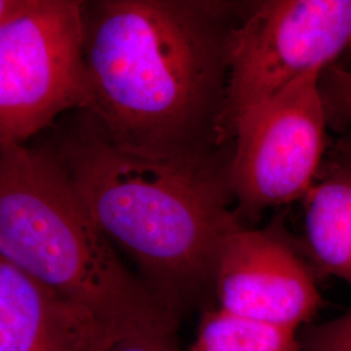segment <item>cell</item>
<instances>
[{"instance_id":"obj_1","label":"cell","mask_w":351,"mask_h":351,"mask_svg":"<svg viewBox=\"0 0 351 351\" xmlns=\"http://www.w3.org/2000/svg\"><path fill=\"white\" fill-rule=\"evenodd\" d=\"M223 4L107 0L86 12V121L114 146L141 155L208 160L224 138Z\"/></svg>"},{"instance_id":"obj_2","label":"cell","mask_w":351,"mask_h":351,"mask_svg":"<svg viewBox=\"0 0 351 351\" xmlns=\"http://www.w3.org/2000/svg\"><path fill=\"white\" fill-rule=\"evenodd\" d=\"M55 155L90 216L136 261L145 284L176 316L181 298L213 282L230 213L226 177L208 160L162 159L120 149L85 120Z\"/></svg>"},{"instance_id":"obj_3","label":"cell","mask_w":351,"mask_h":351,"mask_svg":"<svg viewBox=\"0 0 351 351\" xmlns=\"http://www.w3.org/2000/svg\"><path fill=\"white\" fill-rule=\"evenodd\" d=\"M0 256L117 339L173 329L175 315L126 269L52 151L0 147Z\"/></svg>"},{"instance_id":"obj_4","label":"cell","mask_w":351,"mask_h":351,"mask_svg":"<svg viewBox=\"0 0 351 351\" xmlns=\"http://www.w3.org/2000/svg\"><path fill=\"white\" fill-rule=\"evenodd\" d=\"M85 34V3L75 0H30L0 25V147L88 108Z\"/></svg>"},{"instance_id":"obj_5","label":"cell","mask_w":351,"mask_h":351,"mask_svg":"<svg viewBox=\"0 0 351 351\" xmlns=\"http://www.w3.org/2000/svg\"><path fill=\"white\" fill-rule=\"evenodd\" d=\"M351 49V0H269L230 29L221 128Z\"/></svg>"},{"instance_id":"obj_6","label":"cell","mask_w":351,"mask_h":351,"mask_svg":"<svg viewBox=\"0 0 351 351\" xmlns=\"http://www.w3.org/2000/svg\"><path fill=\"white\" fill-rule=\"evenodd\" d=\"M322 73L302 75L233 126L228 186L243 213L303 199L313 188L326 145Z\"/></svg>"},{"instance_id":"obj_7","label":"cell","mask_w":351,"mask_h":351,"mask_svg":"<svg viewBox=\"0 0 351 351\" xmlns=\"http://www.w3.org/2000/svg\"><path fill=\"white\" fill-rule=\"evenodd\" d=\"M213 284L219 308L294 332L323 303L310 268L272 226L234 229L220 250Z\"/></svg>"},{"instance_id":"obj_8","label":"cell","mask_w":351,"mask_h":351,"mask_svg":"<svg viewBox=\"0 0 351 351\" xmlns=\"http://www.w3.org/2000/svg\"><path fill=\"white\" fill-rule=\"evenodd\" d=\"M117 339L0 256V351H107Z\"/></svg>"},{"instance_id":"obj_9","label":"cell","mask_w":351,"mask_h":351,"mask_svg":"<svg viewBox=\"0 0 351 351\" xmlns=\"http://www.w3.org/2000/svg\"><path fill=\"white\" fill-rule=\"evenodd\" d=\"M304 232L317 267L351 285V171L328 165L303 198Z\"/></svg>"},{"instance_id":"obj_10","label":"cell","mask_w":351,"mask_h":351,"mask_svg":"<svg viewBox=\"0 0 351 351\" xmlns=\"http://www.w3.org/2000/svg\"><path fill=\"white\" fill-rule=\"evenodd\" d=\"M189 351H303L297 332L216 308L203 315Z\"/></svg>"},{"instance_id":"obj_11","label":"cell","mask_w":351,"mask_h":351,"mask_svg":"<svg viewBox=\"0 0 351 351\" xmlns=\"http://www.w3.org/2000/svg\"><path fill=\"white\" fill-rule=\"evenodd\" d=\"M320 93L328 121L351 125V69L337 65L326 68L320 75Z\"/></svg>"},{"instance_id":"obj_12","label":"cell","mask_w":351,"mask_h":351,"mask_svg":"<svg viewBox=\"0 0 351 351\" xmlns=\"http://www.w3.org/2000/svg\"><path fill=\"white\" fill-rule=\"evenodd\" d=\"M301 345L303 351H351V310L308 329Z\"/></svg>"},{"instance_id":"obj_13","label":"cell","mask_w":351,"mask_h":351,"mask_svg":"<svg viewBox=\"0 0 351 351\" xmlns=\"http://www.w3.org/2000/svg\"><path fill=\"white\" fill-rule=\"evenodd\" d=\"M173 329H151L128 335L114 341L107 351H180Z\"/></svg>"},{"instance_id":"obj_14","label":"cell","mask_w":351,"mask_h":351,"mask_svg":"<svg viewBox=\"0 0 351 351\" xmlns=\"http://www.w3.org/2000/svg\"><path fill=\"white\" fill-rule=\"evenodd\" d=\"M30 0H0V25L23 12Z\"/></svg>"},{"instance_id":"obj_15","label":"cell","mask_w":351,"mask_h":351,"mask_svg":"<svg viewBox=\"0 0 351 351\" xmlns=\"http://www.w3.org/2000/svg\"><path fill=\"white\" fill-rule=\"evenodd\" d=\"M337 159L336 162L351 171V137L341 139L336 147Z\"/></svg>"}]
</instances>
